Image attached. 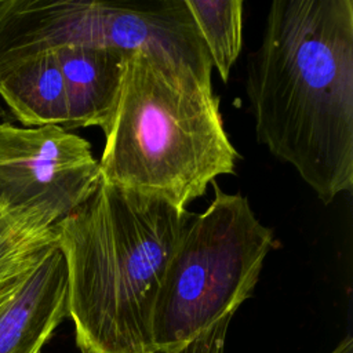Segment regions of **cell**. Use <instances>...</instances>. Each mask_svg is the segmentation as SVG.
<instances>
[{"instance_id":"obj_1","label":"cell","mask_w":353,"mask_h":353,"mask_svg":"<svg viewBox=\"0 0 353 353\" xmlns=\"http://www.w3.org/2000/svg\"><path fill=\"white\" fill-rule=\"evenodd\" d=\"M245 91L258 142L324 204L352 189V0L272 1Z\"/></svg>"},{"instance_id":"obj_2","label":"cell","mask_w":353,"mask_h":353,"mask_svg":"<svg viewBox=\"0 0 353 353\" xmlns=\"http://www.w3.org/2000/svg\"><path fill=\"white\" fill-rule=\"evenodd\" d=\"M193 215L101 181L55 223L68 270L69 317L81 353L153 352L163 276Z\"/></svg>"},{"instance_id":"obj_3","label":"cell","mask_w":353,"mask_h":353,"mask_svg":"<svg viewBox=\"0 0 353 353\" xmlns=\"http://www.w3.org/2000/svg\"><path fill=\"white\" fill-rule=\"evenodd\" d=\"M102 131L101 181L181 211L215 178L236 172L239 153L212 83L161 47L128 52L117 105Z\"/></svg>"},{"instance_id":"obj_4","label":"cell","mask_w":353,"mask_h":353,"mask_svg":"<svg viewBox=\"0 0 353 353\" xmlns=\"http://www.w3.org/2000/svg\"><path fill=\"white\" fill-rule=\"evenodd\" d=\"M211 185L212 201L192 216L163 276L152 331L156 353L226 341L229 323L251 296L274 244L273 230L259 222L245 196Z\"/></svg>"},{"instance_id":"obj_5","label":"cell","mask_w":353,"mask_h":353,"mask_svg":"<svg viewBox=\"0 0 353 353\" xmlns=\"http://www.w3.org/2000/svg\"><path fill=\"white\" fill-rule=\"evenodd\" d=\"M68 44L134 51L161 47L212 83V62L185 0H0V73Z\"/></svg>"},{"instance_id":"obj_6","label":"cell","mask_w":353,"mask_h":353,"mask_svg":"<svg viewBox=\"0 0 353 353\" xmlns=\"http://www.w3.org/2000/svg\"><path fill=\"white\" fill-rule=\"evenodd\" d=\"M101 182L88 141L58 125L0 121V207L55 225Z\"/></svg>"},{"instance_id":"obj_7","label":"cell","mask_w":353,"mask_h":353,"mask_svg":"<svg viewBox=\"0 0 353 353\" xmlns=\"http://www.w3.org/2000/svg\"><path fill=\"white\" fill-rule=\"evenodd\" d=\"M66 317L68 270L55 245L0 306V353H41Z\"/></svg>"},{"instance_id":"obj_8","label":"cell","mask_w":353,"mask_h":353,"mask_svg":"<svg viewBox=\"0 0 353 353\" xmlns=\"http://www.w3.org/2000/svg\"><path fill=\"white\" fill-rule=\"evenodd\" d=\"M52 51L65 81L68 131L103 128L117 105L130 51L88 44H68Z\"/></svg>"},{"instance_id":"obj_9","label":"cell","mask_w":353,"mask_h":353,"mask_svg":"<svg viewBox=\"0 0 353 353\" xmlns=\"http://www.w3.org/2000/svg\"><path fill=\"white\" fill-rule=\"evenodd\" d=\"M0 99L22 127L68 130L65 81L52 50L19 59L0 73Z\"/></svg>"},{"instance_id":"obj_10","label":"cell","mask_w":353,"mask_h":353,"mask_svg":"<svg viewBox=\"0 0 353 353\" xmlns=\"http://www.w3.org/2000/svg\"><path fill=\"white\" fill-rule=\"evenodd\" d=\"M55 245V225L0 207V306Z\"/></svg>"},{"instance_id":"obj_11","label":"cell","mask_w":353,"mask_h":353,"mask_svg":"<svg viewBox=\"0 0 353 353\" xmlns=\"http://www.w3.org/2000/svg\"><path fill=\"white\" fill-rule=\"evenodd\" d=\"M221 79L226 83L243 47L241 0H185Z\"/></svg>"},{"instance_id":"obj_12","label":"cell","mask_w":353,"mask_h":353,"mask_svg":"<svg viewBox=\"0 0 353 353\" xmlns=\"http://www.w3.org/2000/svg\"><path fill=\"white\" fill-rule=\"evenodd\" d=\"M331 353H353V338L346 336Z\"/></svg>"},{"instance_id":"obj_13","label":"cell","mask_w":353,"mask_h":353,"mask_svg":"<svg viewBox=\"0 0 353 353\" xmlns=\"http://www.w3.org/2000/svg\"><path fill=\"white\" fill-rule=\"evenodd\" d=\"M0 113H3V108H1V103H0Z\"/></svg>"},{"instance_id":"obj_14","label":"cell","mask_w":353,"mask_h":353,"mask_svg":"<svg viewBox=\"0 0 353 353\" xmlns=\"http://www.w3.org/2000/svg\"><path fill=\"white\" fill-rule=\"evenodd\" d=\"M146 353H156V352H146Z\"/></svg>"}]
</instances>
